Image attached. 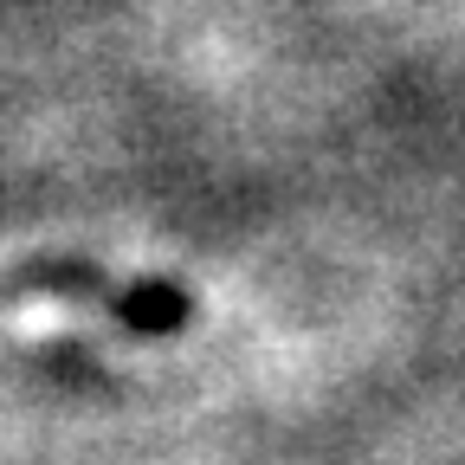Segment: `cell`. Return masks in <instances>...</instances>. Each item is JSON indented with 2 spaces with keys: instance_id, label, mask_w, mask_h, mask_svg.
I'll return each instance as SVG.
<instances>
[{
  "instance_id": "1",
  "label": "cell",
  "mask_w": 465,
  "mask_h": 465,
  "mask_svg": "<svg viewBox=\"0 0 465 465\" xmlns=\"http://www.w3.org/2000/svg\"><path fill=\"white\" fill-rule=\"evenodd\" d=\"M7 298L26 304V298H78L116 323H130L143 336H168L188 323V298L174 284H155V278H116V272H97L91 259H33L7 278Z\"/></svg>"
}]
</instances>
